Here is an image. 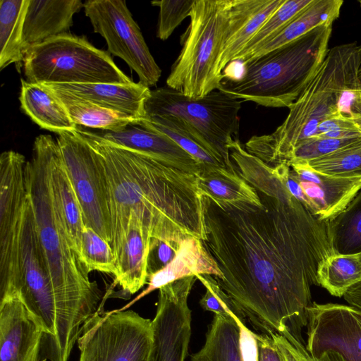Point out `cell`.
I'll list each match as a JSON object with an SVG mask.
<instances>
[{"instance_id":"12","label":"cell","mask_w":361,"mask_h":361,"mask_svg":"<svg viewBox=\"0 0 361 361\" xmlns=\"http://www.w3.org/2000/svg\"><path fill=\"white\" fill-rule=\"evenodd\" d=\"M85 16L94 32L106 41L108 52L123 59L148 87L155 86L161 70L156 63L142 32L123 0H88Z\"/></svg>"},{"instance_id":"42","label":"cell","mask_w":361,"mask_h":361,"mask_svg":"<svg viewBox=\"0 0 361 361\" xmlns=\"http://www.w3.org/2000/svg\"><path fill=\"white\" fill-rule=\"evenodd\" d=\"M343 298L349 305L361 309V281L350 288Z\"/></svg>"},{"instance_id":"39","label":"cell","mask_w":361,"mask_h":361,"mask_svg":"<svg viewBox=\"0 0 361 361\" xmlns=\"http://www.w3.org/2000/svg\"><path fill=\"white\" fill-rule=\"evenodd\" d=\"M361 137V129L350 116L339 112L318 126L310 138L346 139Z\"/></svg>"},{"instance_id":"2","label":"cell","mask_w":361,"mask_h":361,"mask_svg":"<svg viewBox=\"0 0 361 361\" xmlns=\"http://www.w3.org/2000/svg\"><path fill=\"white\" fill-rule=\"evenodd\" d=\"M98 153L108 182L112 228L111 247L117 259L135 214L152 238L180 243L206 238L203 195L195 174L145 154L96 137L76 127Z\"/></svg>"},{"instance_id":"3","label":"cell","mask_w":361,"mask_h":361,"mask_svg":"<svg viewBox=\"0 0 361 361\" xmlns=\"http://www.w3.org/2000/svg\"><path fill=\"white\" fill-rule=\"evenodd\" d=\"M51 136L40 135L26 163L27 188L39 240L49 268L54 301L57 336L54 354L70 357L85 324L97 312L102 299L96 281L71 247L55 209L49 179V147Z\"/></svg>"},{"instance_id":"8","label":"cell","mask_w":361,"mask_h":361,"mask_svg":"<svg viewBox=\"0 0 361 361\" xmlns=\"http://www.w3.org/2000/svg\"><path fill=\"white\" fill-rule=\"evenodd\" d=\"M242 102L219 90L192 99L166 86L151 90L145 109L147 116L179 118L224 166L237 171L229 146L238 135Z\"/></svg>"},{"instance_id":"4","label":"cell","mask_w":361,"mask_h":361,"mask_svg":"<svg viewBox=\"0 0 361 361\" xmlns=\"http://www.w3.org/2000/svg\"><path fill=\"white\" fill-rule=\"evenodd\" d=\"M360 68L361 44L351 42L329 49L310 81L288 107L284 121L270 134L252 136L245 149L271 166H290L297 145L312 137L323 121L342 112L344 99L352 104L360 85Z\"/></svg>"},{"instance_id":"27","label":"cell","mask_w":361,"mask_h":361,"mask_svg":"<svg viewBox=\"0 0 361 361\" xmlns=\"http://www.w3.org/2000/svg\"><path fill=\"white\" fill-rule=\"evenodd\" d=\"M239 317L233 312L214 314L204 344L190 355L191 361H245L240 345Z\"/></svg>"},{"instance_id":"44","label":"cell","mask_w":361,"mask_h":361,"mask_svg":"<svg viewBox=\"0 0 361 361\" xmlns=\"http://www.w3.org/2000/svg\"><path fill=\"white\" fill-rule=\"evenodd\" d=\"M361 129V114H354L350 116Z\"/></svg>"},{"instance_id":"24","label":"cell","mask_w":361,"mask_h":361,"mask_svg":"<svg viewBox=\"0 0 361 361\" xmlns=\"http://www.w3.org/2000/svg\"><path fill=\"white\" fill-rule=\"evenodd\" d=\"M20 81V106L33 122L57 134L76 130L65 106L51 89L43 84Z\"/></svg>"},{"instance_id":"10","label":"cell","mask_w":361,"mask_h":361,"mask_svg":"<svg viewBox=\"0 0 361 361\" xmlns=\"http://www.w3.org/2000/svg\"><path fill=\"white\" fill-rule=\"evenodd\" d=\"M58 135L56 140L82 209L85 226L92 228L111 245L110 194L101 159L76 130Z\"/></svg>"},{"instance_id":"17","label":"cell","mask_w":361,"mask_h":361,"mask_svg":"<svg viewBox=\"0 0 361 361\" xmlns=\"http://www.w3.org/2000/svg\"><path fill=\"white\" fill-rule=\"evenodd\" d=\"M295 172L309 201V211L317 219L329 221L341 212L361 188V178L325 175L307 161L293 162Z\"/></svg>"},{"instance_id":"40","label":"cell","mask_w":361,"mask_h":361,"mask_svg":"<svg viewBox=\"0 0 361 361\" xmlns=\"http://www.w3.org/2000/svg\"><path fill=\"white\" fill-rule=\"evenodd\" d=\"M180 243L152 238L147 259L148 277L164 269L174 259Z\"/></svg>"},{"instance_id":"9","label":"cell","mask_w":361,"mask_h":361,"mask_svg":"<svg viewBox=\"0 0 361 361\" xmlns=\"http://www.w3.org/2000/svg\"><path fill=\"white\" fill-rule=\"evenodd\" d=\"M77 343L79 361H149L152 320L133 310L106 312L100 304Z\"/></svg>"},{"instance_id":"45","label":"cell","mask_w":361,"mask_h":361,"mask_svg":"<svg viewBox=\"0 0 361 361\" xmlns=\"http://www.w3.org/2000/svg\"><path fill=\"white\" fill-rule=\"evenodd\" d=\"M358 79H359L360 83L361 84V68H360V69L359 71Z\"/></svg>"},{"instance_id":"18","label":"cell","mask_w":361,"mask_h":361,"mask_svg":"<svg viewBox=\"0 0 361 361\" xmlns=\"http://www.w3.org/2000/svg\"><path fill=\"white\" fill-rule=\"evenodd\" d=\"M49 179L54 205L68 243L81 261L82 234L85 228L82 212L66 172L59 144L53 137L49 147Z\"/></svg>"},{"instance_id":"15","label":"cell","mask_w":361,"mask_h":361,"mask_svg":"<svg viewBox=\"0 0 361 361\" xmlns=\"http://www.w3.org/2000/svg\"><path fill=\"white\" fill-rule=\"evenodd\" d=\"M139 122L113 130L77 127L96 137L145 154L171 167L195 175L200 172L202 164L173 139Z\"/></svg>"},{"instance_id":"21","label":"cell","mask_w":361,"mask_h":361,"mask_svg":"<svg viewBox=\"0 0 361 361\" xmlns=\"http://www.w3.org/2000/svg\"><path fill=\"white\" fill-rule=\"evenodd\" d=\"M285 0H233L228 36L221 53L218 71L234 61L262 25Z\"/></svg>"},{"instance_id":"29","label":"cell","mask_w":361,"mask_h":361,"mask_svg":"<svg viewBox=\"0 0 361 361\" xmlns=\"http://www.w3.org/2000/svg\"><path fill=\"white\" fill-rule=\"evenodd\" d=\"M49 88L62 102L73 122L76 126L91 129L113 130L131 123H137L142 121L123 113L102 107L67 92Z\"/></svg>"},{"instance_id":"1","label":"cell","mask_w":361,"mask_h":361,"mask_svg":"<svg viewBox=\"0 0 361 361\" xmlns=\"http://www.w3.org/2000/svg\"><path fill=\"white\" fill-rule=\"evenodd\" d=\"M288 178L264 194L262 205L218 204L203 195L202 240L223 278H215L238 312L264 334L302 336L321 263L334 255L326 221L289 192Z\"/></svg>"},{"instance_id":"13","label":"cell","mask_w":361,"mask_h":361,"mask_svg":"<svg viewBox=\"0 0 361 361\" xmlns=\"http://www.w3.org/2000/svg\"><path fill=\"white\" fill-rule=\"evenodd\" d=\"M197 280L196 276H189L159 289L149 361H185L191 336L188 300Z\"/></svg>"},{"instance_id":"11","label":"cell","mask_w":361,"mask_h":361,"mask_svg":"<svg viewBox=\"0 0 361 361\" xmlns=\"http://www.w3.org/2000/svg\"><path fill=\"white\" fill-rule=\"evenodd\" d=\"M25 157L8 150L0 156V300L22 286L20 235L27 195Z\"/></svg>"},{"instance_id":"41","label":"cell","mask_w":361,"mask_h":361,"mask_svg":"<svg viewBox=\"0 0 361 361\" xmlns=\"http://www.w3.org/2000/svg\"><path fill=\"white\" fill-rule=\"evenodd\" d=\"M259 361H286L273 339L267 334H256Z\"/></svg>"},{"instance_id":"25","label":"cell","mask_w":361,"mask_h":361,"mask_svg":"<svg viewBox=\"0 0 361 361\" xmlns=\"http://www.w3.org/2000/svg\"><path fill=\"white\" fill-rule=\"evenodd\" d=\"M343 4V0H313L273 38L248 56L242 64L279 49L319 25L333 24L340 15Z\"/></svg>"},{"instance_id":"34","label":"cell","mask_w":361,"mask_h":361,"mask_svg":"<svg viewBox=\"0 0 361 361\" xmlns=\"http://www.w3.org/2000/svg\"><path fill=\"white\" fill-rule=\"evenodd\" d=\"M81 245V261L89 273L98 271L116 274V259L109 243L92 228L85 226Z\"/></svg>"},{"instance_id":"7","label":"cell","mask_w":361,"mask_h":361,"mask_svg":"<svg viewBox=\"0 0 361 361\" xmlns=\"http://www.w3.org/2000/svg\"><path fill=\"white\" fill-rule=\"evenodd\" d=\"M27 81L44 85L123 83L133 81L108 51L84 37L65 33L30 47L23 60Z\"/></svg>"},{"instance_id":"32","label":"cell","mask_w":361,"mask_h":361,"mask_svg":"<svg viewBox=\"0 0 361 361\" xmlns=\"http://www.w3.org/2000/svg\"><path fill=\"white\" fill-rule=\"evenodd\" d=\"M313 0H285L249 40L235 61L243 63L259 47L273 38Z\"/></svg>"},{"instance_id":"31","label":"cell","mask_w":361,"mask_h":361,"mask_svg":"<svg viewBox=\"0 0 361 361\" xmlns=\"http://www.w3.org/2000/svg\"><path fill=\"white\" fill-rule=\"evenodd\" d=\"M361 281L360 255H331L326 258L317 270L318 285L336 297Z\"/></svg>"},{"instance_id":"5","label":"cell","mask_w":361,"mask_h":361,"mask_svg":"<svg viewBox=\"0 0 361 361\" xmlns=\"http://www.w3.org/2000/svg\"><path fill=\"white\" fill-rule=\"evenodd\" d=\"M332 23L319 25L295 40L243 66L238 78H224L219 87L231 97L266 107H289L324 61Z\"/></svg>"},{"instance_id":"22","label":"cell","mask_w":361,"mask_h":361,"mask_svg":"<svg viewBox=\"0 0 361 361\" xmlns=\"http://www.w3.org/2000/svg\"><path fill=\"white\" fill-rule=\"evenodd\" d=\"M152 237L140 220L130 214L128 230L116 259L115 283L134 294L147 283V259Z\"/></svg>"},{"instance_id":"43","label":"cell","mask_w":361,"mask_h":361,"mask_svg":"<svg viewBox=\"0 0 361 361\" xmlns=\"http://www.w3.org/2000/svg\"><path fill=\"white\" fill-rule=\"evenodd\" d=\"M361 114V84L354 92V97L351 104V115Z\"/></svg>"},{"instance_id":"46","label":"cell","mask_w":361,"mask_h":361,"mask_svg":"<svg viewBox=\"0 0 361 361\" xmlns=\"http://www.w3.org/2000/svg\"><path fill=\"white\" fill-rule=\"evenodd\" d=\"M358 2H359V4H360V5L361 6V0L358 1Z\"/></svg>"},{"instance_id":"33","label":"cell","mask_w":361,"mask_h":361,"mask_svg":"<svg viewBox=\"0 0 361 361\" xmlns=\"http://www.w3.org/2000/svg\"><path fill=\"white\" fill-rule=\"evenodd\" d=\"M317 171L342 178H361V137L332 153L307 161Z\"/></svg>"},{"instance_id":"26","label":"cell","mask_w":361,"mask_h":361,"mask_svg":"<svg viewBox=\"0 0 361 361\" xmlns=\"http://www.w3.org/2000/svg\"><path fill=\"white\" fill-rule=\"evenodd\" d=\"M203 195L218 204L248 203L262 205L258 193L237 171L220 166L202 170L196 175Z\"/></svg>"},{"instance_id":"6","label":"cell","mask_w":361,"mask_h":361,"mask_svg":"<svg viewBox=\"0 0 361 361\" xmlns=\"http://www.w3.org/2000/svg\"><path fill=\"white\" fill-rule=\"evenodd\" d=\"M233 0H195L182 49L166 79L167 87L200 99L219 89L218 71L230 27Z\"/></svg>"},{"instance_id":"36","label":"cell","mask_w":361,"mask_h":361,"mask_svg":"<svg viewBox=\"0 0 361 361\" xmlns=\"http://www.w3.org/2000/svg\"><path fill=\"white\" fill-rule=\"evenodd\" d=\"M268 335L286 361H346L341 354L333 350L324 351L318 357H313L307 352L305 345L298 342L290 334L283 336L277 333H270Z\"/></svg>"},{"instance_id":"35","label":"cell","mask_w":361,"mask_h":361,"mask_svg":"<svg viewBox=\"0 0 361 361\" xmlns=\"http://www.w3.org/2000/svg\"><path fill=\"white\" fill-rule=\"evenodd\" d=\"M195 0H161L151 4L159 8L157 37L167 39L187 17H190Z\"/></svg>"},{"instance_id":"30","label":"cell","mask_w":361,"mask_h":361,"mask_svg":"<svg viewBox=\"0 0 361 361\" xmlns=\"http://www.w3.org/2000/svg\"><path fill=\"white\" fill-rule=\"evenodd\" d=\"M326 224L334 254H361V188L345 209Z\"/></svg>"},{"instance_id":"38","label":"cell","mask_w":361,"mask_h":361,"mask_svg":"<svg viewBox=\"0 0 361 361\" xmlns=\"http://www.w3.org/2000/svg\"><path fill=\"white\" fill-rule=\"evenodd\" d=\"M360 137L346 139L309 138L294 149L290 166L293 162L310 161L332 153Z\"/></svg>"},{"instance_id":"28","label":"cell","mask_w":361,"mask_h":361,"mask_svg":"<svg viewBox=\"0 0 361 361\" xmlns=\"http://www.w3.org/2000/svg\"><path fill=\"white\" fill-rule=\"evenodd\" d=\"M29 0L0 1V69L23 66V26Z\"/></svg>"},{"instance_id":"14","label":"cell","mask_w":361,"mask_h":361,"mask_svg":"<svg viewBox=\"0 0 361 361\" xmlns=\"http://www.w3.org/2000/svg\"><path fill=\"white\" fill-rule=\"evenodd\" d=\"M307 327L305 347L312 356L333 350L346 361H361V309L350 305L313 302Z\"/></svg>"},{"instance_id":"23","label":"cell","mask_w":361,"mask_h":361,"mask_svg":"<svg viewBox=\"0 0 361 361\" xmlns=\"http://www.w3.org/2000/svg\"><path fill=\"white\" fill-rule=\"evenodd\" d=\"M209 274L217 279L223 275L216 262L207 251L201 240L188 237L180 243L174 259L161 270L148 277L144 296L169 283L189 276Z\"/></svg>"},{"instance_id":"20","label":"cell","mask_w":361,"mask_h":361,"mask_svg":"<svg viewBox=\"0 0 361 361\" xmlns=\"http://www.w3.org/2000/svg\"><path fill=\"white\" fill-rule=\"evenodd\" d=\"M82 7L80 0H29L23 26L25 54L32 46L68 33Z\"/></svg>"},{"instance_id":"19","label":"cell","mask_w":361,"mask_h":361,"mask_svg":"<svg viewBox=\"0 0 361 361\" xmlns=\"http://www.w3.org/2000/svg\"><path fill=\"white\" fill-rule=\"evenodd\" d=\"M44 85L137 119L143 120L147 117L145 104L151 90L140 82Z\"/></svg>"},{"instance_id":"37","label":"cell","mask_w":361,"mask_h":361,"mask_svg":"<svg viewBox=\"0 0 361 361\" xmlns=\"http://www.w3.org/2000/svg\"><path fill=\"white\" fill-rule=\"evenodd\" d=\"M196 277L201 281L206 290L200 301L201 307L204 310L218 314L233 312L238 316L243 317L212 275L199 274Z\"/></svg>"},{"instance_id":"16","label":"cell","mask_w":361,"mask_h":361,"mask_svg":"<svg viewBox=\"0 0 361 361\" xmlns=\"http://www.w3.org/2000/svg\"><path fill=\"white\" fill-rule=\"evenodd\" d=\"M43 336L19 293L0 300V361H40Z\"/></svg>"},{"instance_id":"47","label":"cell","mask_w":361,"mask_h":361,"mask_svg":"<svg viewBox=\"0 0 361 361\" xmlns=\"http://www.w3.org/2000/svg\"><path fill=\"white\" fill-rule=\"evenodd\" d=\"M360 255V259H361V254H359Z\"/></svg>"}]
</instances>
